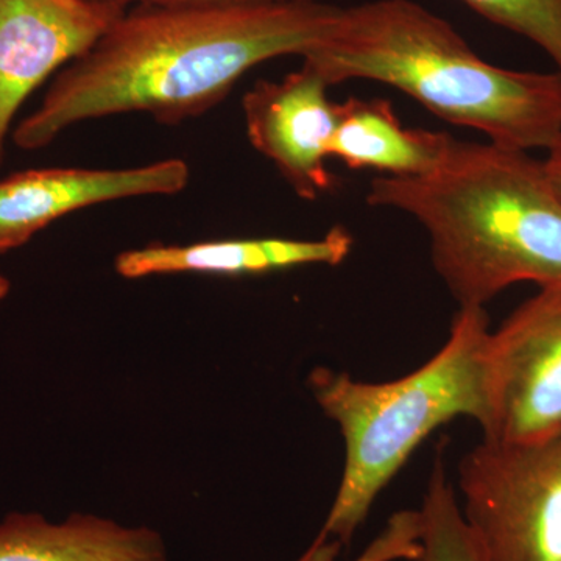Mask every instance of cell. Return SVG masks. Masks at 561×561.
I'll return each mask as SVG.
<instances>
[{"label": "cell", "instance_id": "obj_4", "mask_svg": "<svg viewBox=\"0 0 561 561\" xmlns=\"http://www.w3.org/2000/svg\"><path fill=\"white\" fill-rule=\"evenodd\" d=\"M491 327L485 308H461L445 345L420 368L387 382L317 368V404L337 424L345 463L320 535L348 546L391 479L427 437L457 416L478 421Z\"/></svg>", "mask_w": 561, "mask_h": 561}, {"label": "cell", "instance_id": "obj_14", "mask_svg": "<svg viewBox=\"0 0 561 561\" xmlns=\"http://www.w3.org/2000/svg\"><path fill=\"white\" fill-rule=\"evenodd\" d=\"M486 21L540 47L561 73V0H459Z\"/></svg>", "mask_w": 561, "mask_h": 561}, {"label": "cell", "instance_id": "obj_15", "mask_svg": "<svg viewBox=\"0 0 561 561\" xmlns=\"http://www.w3.org/2000/svg\"><path fill=\"white\" fill-rule=\"evenodd\" d=\"M420 513L401 511L390 516L381 534L353 561H409L419 553ZM341 542L319 535L298 561H339Z\"/></svg>", "mask_w": 561, "mask_h": 561}, {"label": "cell", "instance_id": "obj_13", "mask_svg": "<svg viewBox=\"0 0 561 561\" xmlns=\"http://www.w3.org/2000/svg\"><path fill=\"white\" fill-rule=\"evenodd\" d=\"M419 553L409 561H486L461 513L459 494L440 457L424 491L420 508Z\"/></svg>", "mask_w": 561, "mask_h": 561}, {"label": "cell", "instance_id": "obj_6", "mask_svg": "<svg viewBox=\"0 0 561 561\" xmlns=\"http://www.w3.org/2000/svg\"><path fill=\"white\" fill-rule=\"evenodd\" d=\"M476 423L489 442L561 435V284L540 287L491 330Z\"/></svg>", "mask_w": 561, "mask_h": 561}, {"label": "cell", "instance_id": "obj_9", "mask_svg": "<svg viewBox=\"0 0 561 561\" xmlns=\"http://www.w3.org/2000/svg\"><path fill=\"white\" fill-rule=\"evenodd\" d=\"M191 171L179 158L130 169H33L0 180V254L18 249L50 224L101 203L175 195Z\"/></svg>", "mask_w": 561, "mask_h": 561}, {"label": "cell", "instance_id": "obj_3", "mask_svg": "<svg viewBox=\"0 0 561 561\" xmlns=\"http://www.w3.org/2000/svg\"><path fill=\"white\" fill-rule=\"evenodd\" d=\"M330 87L370 80L435 116L513 150H548L561 135V73L500 68L413 0L342 7L330 38L302 60Z\"/></svg>", "mask_w": 561, "mask_h": 561}, {"label": "cell", "instance_id": "obj_2", "mask_svg": "<svg viewBox=\"0 0 561 561\" xmlns=\"http://www.w3.org/2000/svg\"><path fill=\"white\" fill-rule=\"evenodd\" d=\"M367 203L419 221L460 309L515 284H561V201L529 151L453 139L426 175L373 179Z\"/></svg>", "mask_w": 561, "mask_h": 561}, {"label": "cell", "instance_id": "obj_18", "mask_svg": "<svg viewBox=\"0 0 561 561\" xmlns=\"http://www.w3.org/2000/svg\"><path fill=\"white\" fill-rule=\"evenodd\" d=\"M10 283L2 275H0V300L9 294Z\"/></svg>", "mask_w": 561, "mask_h": 561}, {"label": "cell", "instance_id": "obj_7", "mask_svg": "<svg viewBox=\"0 0 561 561\" xmlns=\"http://www.w3.org/2000/svg\"><path fill=\"white\" fill-rule=\"evenodd\" d=\"M128 9L101 0H0V165L18 111Z\"/></svg>", "mask_w": 561, "mask_h": 561}, {"label": "cell", "instance_id": "obj_1", "mask_svg": "<svg viewBox=\"0 0 561 561\" xmlns=\"http://www.w3.org/2000/svg\"><path fill=\"white\" fill-rule=\"evenodd\" d=\"M341 11L321 0L130 7L57 73L14 128V146L44 149L73 125L116 114H149L165 125L201 116L254 66L309 57Z\"/></svg>", "mask_w": 561, "mask_h": 561}, {"label": "cell", "instance_id": "obj_12", "mask_svg": "<svg viewBox=\"0 0 561 561\" xmlns=\"http://www.w3.org/2000/svg\"><path fill=\"white\" fill-rule=\"evenodd\" d=\"M453 139L448 133L402 127L390 102L351 98L339 103L330 158L350 169H375L383 176L413 179L434 171Z\"/></svg>", "mask_w": 561, "mask_h": 561}, {"label": "cell", "instance_id": "obj_16", "mask_svg": "<svg viewBox=\"0 0 561 561\" xmlns=\"http://www.w3.org/2000/svg\"><path fill=\"white\" fill-rule=\"evenodd\" d=\"M101 2L116 3V5H219V3H245V2H294V0H101Z\"/></svg>", "mask_w": 561, "mask_h": 561}, {"label": "cell", "instance_id": "obj_5", "mask_svg": "<svg viewBox=\"0 0 561 561\" xmlns=\"http://www.w3.org/2000/svg\"><path fill=\"white\" fill-rule=\"evenodd\" d=\"M457 486L486 561H561V435L482 440L460 460Z\"/></svg>", "mask_w": 561, "mask_h": 561}, {"label": "cell", "instance_id": "obj_8", "mask_svg": "<svg viewBox=\"0 0 561 561\" xmlns=\"http://www.w3.org/2000/svg\"><path fill=\"white\" fill-rule=\"evenodd\" d=\"M317 70L301 68L280 81L260 80L242 110L247 138L302 201L330 190V144L339 122V103Z\"/></svg>", "mask_w": 561, "mask_h": 561}, {"label": "cell", "instance_id": "obj_17", "mask_svg": "<svg viewBox=\"0 0 561 561\" xmlns=\"http://www.w3.org/2000/svg\"><path fill=\"white\" fill-rule=\"evenodd\" d=\"M546 151H548V154L542 160V168H545L546 176H548L552 190L556 191L557 197L561 201V135Z\"/></svg>", "mask_w": 561, "mask_h": 561}, {"label": "cell", "instance_id": "obj_10", "mask_svg": "<svg viewBox=\"0 0 561 561\" xmlns=\"http://www.w3.org/2000/svg\"><path fill=\"white\" fill-rule=\"evenodd\" d=\"M353 236L334 227L320 239H228L192 245H150L122 251L114 268L128 279L175 273L262 275L302 267L339 265L350 256Z\"/></svg>", "mask_w": 561, "mask_h": 561}, {"label": "cell", "instance_id": "obj_11", "mask_svg": "<svg viewBox=\"0 0 561 561\" xmlns=\"http://www.w3.org/2000/svg\"><path fill=\"white\" fill-rule=\"evenodd\" d=\"M0 561H168L149 527H125L94 515L50 523L38 513H11L0 523Z\"/></svg>", "mask_w": 561, "mask_h": 561}]
</instances>
